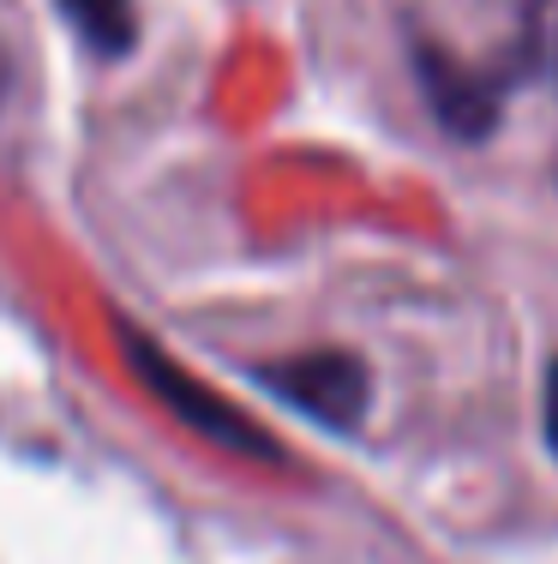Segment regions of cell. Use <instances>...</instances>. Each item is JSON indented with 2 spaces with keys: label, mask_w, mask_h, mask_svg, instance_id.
<instances>
[{
  "label": "cell",
  "mask_w": 558,
  "mask_h": 564,
  "mask_svg": "<svg viewBox=\"0 0 558 564\" xmlns=\"http://www.w3.org/2000/svg\"><path fill=\"white\" fill-rule=\"evenodd\" d=\"M540 433H547V451L558 456V355L547 360V391H540Z\"/></svg>",
  "instance_id": "obj_5"
},
{
  "label": "cell",
  "mask_w": 558,
  "mask_h": 564,
  "mask_svg": "<svg viewBox=\"0 0 558 564\" xmlns=\"http://www.w3.org/2000/svg\"><path fill=\"white\" fill-rule=\"evenodd\" d=\"M252 379L283 409L318 421L325 433H354L372 402V379L349 348H307V355H288V360H264Z\"/></svg>",
  "instance_id": "obj_2"
},
{
  "label": "cell",
  "mask_w": 558,
  "mask_h": 564,
  "mask_svg": "<svg viewBox=\"0 0 558 564\" xmlns=\"http://www.w3.org/2000/svg\"><path fill=\"white\" fill-rule=\"evenodd\" d=\"M552 73H558V43H552Z\"/></svg>",
  "instance_id": "obj_8"
},
{
  "label": "cell",
  "mask_w": 558,
  "mask_h": 564,
  "mask_svg": "<svg viewBox=\"0 0 558 564\" xmlns=\"http://www.w3.org/2000/svg\"><path fill=\"white\" fill-rule=\"evenodd\" d=\"M486 7H499V12H511L523 31H535V19L547 12V0H486Z\"/></svg>",
  "instance_id": "obj_6"
},
{
  "label": "cell",
  "mask_w": 558,
  "mask_h": 564,
  "mask_svg": "<svg viewBox=\"0 0 558 564\" xmlns=\"http://www.w3.org/2000/svg\"><path fill=\"white\" fill-rule=\"evenodd\" d=\"M7 90H12V55H7V43H0V102H7Z\"/></svg>",
  "instance_id": "obj_7"
},
{
  "label": "cell",
  "mask_w": 558,
  "mask_h": 564,
  "mask_svg": "<svg viewBox=\"0 0 558 564\" xmlns=\"http://www.w3.org/2000/svg\"><path fill=\"white\" fill-rule=\"evenodd\" d=\"M415 78H420L438 127H445L450 139L474 144V139L493 132V120L504 109V90H499L493 73H474V66H462L450 48H438L433 36H415Z\"/></svg>",
  "instance_id": "obj_3"
},
{
  "label": "cell",
  "mask_w": 558,
  "mask_h": 564,
  "mask_svg": "<svg viewBox=\"0 0 558 564\" xmlns=\"http://www.w3.org/2000/svg\"><path fill=\"white\" fill-rule=\"evenodd\" d=\"M114 330H121V355H127V367H132V379L144 384L156 402H163L168 414H175L180 426H193L198 438H210L217 451H234V456H264V463H276V451L271 438L259 433V426L247 421L241 409H234L229 397H217L210 384H198L193 372L180 367L175 355H163L151 337H144L139 325H127V318H114Z\"/></svg>",
  "instance_id": "obj_1"
},
{
  "label": "cell",
  "mask_w": 558,
  "mask_h": 564,
  "mask_svg": "<svg viewBox=\"0 0 558 564\" xmlns=\"http://www.w3.org/2000/svg\"><path fill=\"white\" fill-rule=\"evenodd\" d=\"M61 19L102 61L132 55V43H139V0H61Z\"/></svg>",
  "instance_id": "obj_4"
}]
</instances>
